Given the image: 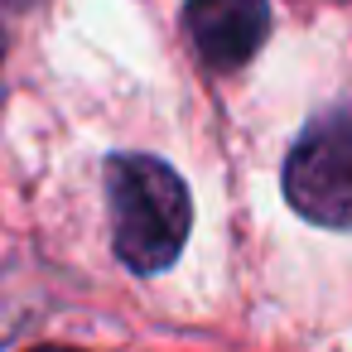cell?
Segmentation results:
<instances>
[{
	"label": "cell",
	"instance_id": "8992f818",
	"mask_svg": "<svg viewBox=\"0 0 352 352\" xmlns=\"http://www.w3.org/2000/svg\"><path fill=\"white\" fill-rule=\"evenodd\" d=\"M0 58H6V30H0Z\"/></svg>",
	"mask_w": 352,
	"mask_h": 352
},
{
	"label": "cell",
	"instance_id": "6da1fadb",
	"mask_svg": "<svg viewBox=\"0 0 352 352\" xmlns=\"http://www.w3.org/2000/svg\"><path fill=\"white\" fill-rule=\"evenodd\" d=\"M107 198H111V236L116 256L135 275H160L179 261L193 203L184 179L150 155H116L107 164Z\"/></svg>",
	"mask_w": 352,
	"mask_h": 352
},
{
	"label": "cell",
	"instance_id": "7a4b0ae2",
	"mask_svg": "<svg viewBox=\"0 0 352 352\" xmlns=\"http://www.w3.org/2000/svg\"><path fill=\"white\" fill-rule=\"evenodd\" d=\"M285 198L318 227H352V111L318 116L285 160Z\"/></svg>",
	"mask_w": 352,
	"mask_h": 352
},
{
	"label": "cell",
	"instance_id": "5b68a950",
	"mask_svg": "<svg viewBox=\"0 0 352 352\" xmlns=\"http://www.w3.org/2000/svg\"><path fill=\"white\" fill-rule=\"evenodd\" d=\"M34 352H73V347H34Z\"/></svg>",
	"mask_w": 352,
	"mask_h": 352
},
{
	"label": "cell",
	"instance_id": "3957f363",
	"mask_svg": "<svg viewBox=\"0 0 352 352\" xmlns=\"http://www.w3.org/2000/svg\"><path fill=\"white\" fill-rule=\"evenodd\" d=\"M184 25L212 68H241L270 30L265 0H188Z\"/></svg>",
	"mask_w": 352,
	"mask_h": 352
},
{
	"label": "cell",
	"instance_id": "277c9868",
	"mask_svg": "<svg viewBox=\"0 0 352 352\" xmlns=\"http://www.w3.org/2000/svg\"><path fill=\"white\" fill-rule=\"evenodd\" d=\"M0 6H10V10H30V6H39V0H0Z\"/></svg>",
	"mask_w": 352,
	"mask_h": 352
}]
</instances>
